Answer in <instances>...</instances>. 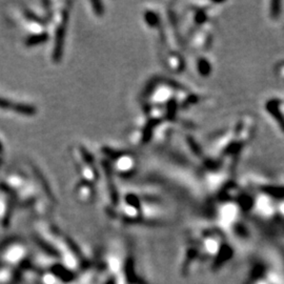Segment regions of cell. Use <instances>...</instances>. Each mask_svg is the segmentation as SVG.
<instances>
[{"label": "cell", "instance_id": "8992f818", "mask_svg": "<svg viewBox=\"0 0 284 284\" xmlns=\"http://www.w3.org/2000/svg\"><path fill=\"white\" fill-rule=\"evenodd\" d=\"M15 209V202L12 195L5 190L0 183V225L8 226Z\"/></svg>", "mask_w": 284, "mask_h": 284}, {"label": "cell", "instance_id": "ba28073f", "mask_svg": "<svg viewBox=\"0 0 284 284\" xmlns=\"http://www.w3.org/2000/svg\"><path fill=\"white\" fill-rule=\"evenodd\" d=\"M269 8L266 10V15L273 23L279 21L284 13V2L279 3V8H276V2H269Z\"/></svg>", "mask_w": 284, "mask_h": 284}, {"label": "cell", "instance_id": "6da1fadb", "mask_svg": "<svg viewBox=\"0 0 284 284\" xmlns=\"http://www.w3.org/2000/svg\"><path fill=\"white\" fill-rule=\"evenodd\" d=\"M70 12V2H49L47 24L49 40L52 41L51 60L53 63H59L65 53Z\"/></svg>", "mask_w": 284, "mask_h": 284}, {"label": "cell", "instance_id": "30bf717a", "mask_svg": "<svg viewBox=\"0 0 284 284\" xmlns=\"http://www.w3.org/2000/svg\"><path fill=\"white\" fill-rule=\"evenodd\" d=\"M0 152H3V142L0 139Z\"/></svg>", "mask_w": 284, "mask_h": 284}, {"label": "cell", "instance_id": "52a82bcc", "mask_svg": "<svg viewBox=\"0 0 284 284\" xmlns=\"http://www.w3.org/2000/svg\"><path fill=\"white\" fill-rule=\"evenodd\" d=\"M74 194L79 201L90 203L94 201L96 197V189L95 186H92L90 183L79 181L74 189Z\"/></svg>", "mask_w": 284, "mask_h": 284}, {"label": "cell", "instance_id": "9c48e42d", "mask_svg": "<svg viewBox=\"0 0 284 284\" xmlns=\"http://www.w3.org/2000/svg\"><path fill=\"white\" fill-rule=\"evenodd\" d=\"M92 6V12L95 16H102L104 14V8L101 2H90Z\"/></svg>", "mask_w": 284, "mask_h": 284}, {"label": "cell", "instance_id": "3957f363", "mask_svg": "<svg viewBox=\"0 0 284 284\" xmlns=\"http://www.w3.org/2000/svg\"><path fill=\"white\" fill-rule=\"evenodd\" d=\"M72 157L80 181H84L96 187V184L101 178V174L94 155L84 145L80 144L75 145L72 148Z\"/></svg>", "mask_w": 284, "mask_h": 284}, {"label": "cell", "instance_id": "7a4b0ae2", "mask_svg": "<svg viewBox=\"0 0 284 284\" xmlns=\"http://www.w3.org/2000/svg\"><path fill=\"white\" fill-rule=\"evenodd\" d=\"M101 153L104 162L109 166L114 176L120 178H132L138 169V159L136 155L127 150L112 146H103Z\"/></svg>", "mask_w": 284, "mask_h": 284}, {"label": "cell", "instance_id": "277c9868", "mask_svg": "<svg viewBox=\"0 0 284 284\" xmlns=\"http://www.w3.org/2000/svg\"><path fill=\"white\" fill-rule=\"evenodd\" d=\"M262 110L276 129L284 135V95L266 97L262 102Z\"/></svg>", "mask_w": 284, "mask_h": 284}, {"label": "cell", "instance_id": "5b68a950", "mask_svg": "<svg viewBox=\"0 0 284 284\" xmlns=\"http://www.w3.org/2000/svg\"><path fill=\"white\" fill-rule=\"evenodd\" d=\"M0 111L15 114L19 116L32 117L38 113L36 106L32 103L21 102L0 95Z\"/></svg>", "mask_w": 284, "mask_h": 284}]
</instances>
